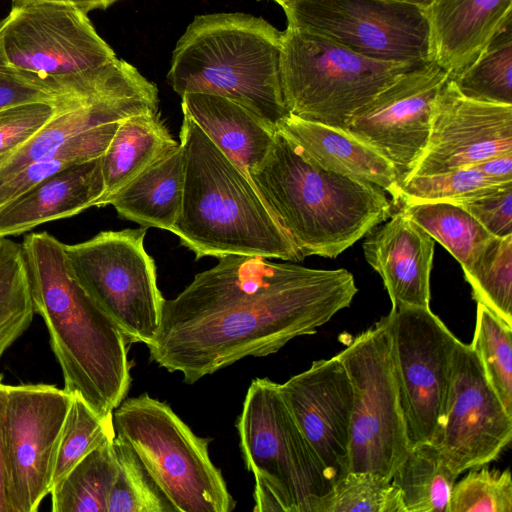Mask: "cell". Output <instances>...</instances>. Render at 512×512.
I'll list each match as a JSON object with an SVG mask.
<instances>
[{"label":"cell","mask_w":512,"mask_h":512,"mask_svg":"<svg viewBox=\"0 0 512 512\" xmlns=\"http://www.w3.org/2000/svg\"><path fill=\"white\" fill-rule=\"evenodd\" d=\"M175 298L164 299L150 359L193 384L245 357L278 352L315 334L352 303L344 268L314 269L260 256L226 255Z\"/></svg>","instance_id":"6da1fadb"},{"label":"cell","mask_w":512,"mask_h":512,"mask_svg":"<svg viewBox=\"0 0 512 512\" xmlns=\"http://www.w3.org/2000/svg\"><path fill=\"white\" fill-rule=\"evenodd\" d=\"M35 313L48 329L64 389L101 415L112 414L130 384L127 337L72 270L65 244L47 232L22 243Z\"/></svg>","instance_id":"7a4b0ae2"},{"label":"cell","mask_w":512,"mask_h":512,"mask_svg":"<svg viewBox=\"0 0 512 512\" xmlns=\"http://www.w3.org/2000/svg\"><path fill=\"white\" fill-rule=\"evenodd\" d=\"M0 66L63 98L158 96L152 82L117 58L87 13L67 4H14L0 21Z\"/></svg>","instance_id":"3957f363"},{"label":"cell","mask_w":512,"mask_h":512,"mask_svg":"<svg viewBox=\"0 0 512 512\" xmlns=\"http://www.w3.org/2000/svg\"><path fill=\"white\" fill-rule=\"evenodd\" d=\"M249 177L303 258H336L392 215L382 188L318 166L279 130Z\"/></svg>","instance_id":"277c9868"},{"label":"cell","mask_w":512,"mask_h":512,"mask_svg":"<svg viewBox=\"0 0 512 512\" xmlns=\"http://www.w3.org/2000/svg\"><path fill=\"white\" fill-rule=\"evenodd\" d=\"M183 116V197L170 232L196 259L235 254L302 261L250 178L190 117Z\"/></svg>","instance_id":"5b68a950"},{"label":"cell","mask_w":512,"mask_h":512,"mask_svg":"<svg viewBox=\"0 0 512 512\" xmlns=\"http://www.w3.org/2000/svg\"><path fill=\"white\" fill-rule=\"evenodd\" d=\"M282 38L283 31L262 17L198 15L175 46L167 80L180 96H223L277 130L290 114L281 84Z\"/></svg>","instance_id":"8992f818"},{"label":"cell","mask_w":512,"mask_h":512,"mask_svg":"<svg viewBox=\"0 0 512 512\" xmlns=\"http://www.w3.org/2000/svg\"><path fill=\"white\" fill-rule=\"evenodd\" d=\"M254 475L255 512H321L332 485L288 410L279 384L254 379L236 422Z\"/></svg>","instance_id":"52a82bcc"},{"label":"cell","mask_w":512,"mask_h":512,"mask_svg":"<svg viewBox=\"0 0 512 512\" xmlns=\"http://www.w3.org/2000/svg\"><path fill=\"white\" fill-rule=\"evenodd\" d=\"M115 436L129 445L176 512H231L236 501L202 438L165 402L147 393L113 412Z\"/></svg>","instance_id":"ba28073f"},{"label":"cell","mask_w":512,"mask_h":512,"mask_svg":"<svg viewBox=\"0 0 512 512\" xmlns=\"http://www.w3.org/2000/svg\"><path fill=\"white\" fill-rule=\"evenodd\" d=\"M418 64L378 61L310 32L283 31L280 74L289 113L343 130L358 110Z\"/></svg>","instance_id":"9c48e42d"},{"label":"cell","mask_w":512,"mask_h":512,"mask_svg":"<svg viewBox=\"0 0 512 512\" xmlns=\"http://www.w3.org/2000/svg\"><path fill=\"white\" fill-rule=\"evenodd\" d=\"M352 391L349 471L391 480L411 446L396 382L386 316L335 355Z\"/></svg>","instance_id":"30bf717a"},{"label":"cell","mask_w":512,"mask_h":512,"mask_svg":"<svg viewBox=\"0 0 512 512\" xmlns=\"http://www.w3.org/2000/svg\"><path fill=\"white\" fill-rule=\"evenodd\" d=\"M147 229L103 231L65 244L75 275L121 328L129 343L150 344L159 329L164 298L153 258L144 248Z\"/></svg>","instance_id":"8fae6325"},{"label":"cell","mask_w":512,"mask_h":512,"mask_svg":"<svg viewBox=\"0 0 512 512\" xmlns=\"http://www.w3.org/2000/svg\"><path fill=\"white\" fill-rule=\"evenodd\" d=\"M288 26L390 63L429 60V25L417 5L389 0H291Z\"/></svg>","instance_id":"7c38bea8"},{"label":"cell","mask_w":512,"mask_h":512,"mask_svg":"<svg viewBox=\"0 0 512 512\" xmlns=\"http://www.w3.org/2000/svg\"><path fill=\"white\" fill-rule=\"evenodd\" d=\"M385 316L410 446L431 442L444 418L459 340L430 307L400 306Z\"/></svg>","instance_id":"4fadbf2b"},{"label":"cell","mask_w":512,"mask_h":512,"mask_svg":"<svg viewBox=\"0 0 512 512\" xmlns=\"http://www.w3.org/2000/svg\"><path fill=\"white\" fill-rule=\"evenodd\" d=\"M70 399V393L54 385H7L4 449L9 512H35L50 493Z\"/></svg>","instance_id":"5bb4252c"},{"label":"cell","mask_w":512,"mask_h":512,"mask_svg":"<svg viewBox=\"0 0 512 512\" xmlns=\"http://www.w3.org/2000/svg\"><path fill=\"white\" fill-rule=\"evenodd\" d=\"M512 439V413L486 379L471 348L457 343L441 426L431 441L456 475L496 460Z\"/></svg>","instance_id":"9a60e30c"},{"label":"cell","mask_w":512,"mask_h":512,"mask_svg":"<svg viewBox=\"0 0 512 512\" xmlns=\"http://www.w3.org/2000/svg\"><path fill=\"white\" fill-rule=\"evenodd\" d=\"M448 78L437 63H420L358 110L344 130L388 159L401 181L426 147L434 102Z\"/></svg>","instance_id":"2e32d148"},{"label":"cell","mask_w":512,"mask_h":512,"mask_svg":"<svg viewBox=\"0 0 512 512\" xmlns=\"http://www.w3.org/2000/svg\"><path fill=\"white\" fill-rule=\"evenodd\" d=\"M507 153H512V105L467 98L448 78L434 102L426 147L406 178L472 167Z\"/></svg>","instance_id":"e0dca14e"},{"label":"cell","mask_w":512,"mask_h":512,"mask_svg":"<svg viewBox=\"0 0 512 512\" xmlns=\"http://www.w3.org/2000/svg\"><path fill=\"white\" fill-rule=\"evenodd\" d=\"M280 394L333 484L349 472L352 386L334 356L279 384Z\"/></svg>","instance_id":"ac0fdd59"},{"label":"cell","mask_w":512,"mask_h":512,"mask_svg":"<svg viewBox=\"0 0 512 512\" xmlns=\"http://www.w3.org/2000/svg\"><path fill=\"white\" fill-rule=\"evenodd\" d=\"M367 234L368 264L380 275L392 308H429L435 240L401 209Z\"/></svg>","instance_id":"d6986e66"},{"label":"cell","mask_w":512,"mask_h":512,"mask_svg":"<svg viewBox=\"0 0 512 512\" xmlns=\"http://www.w3.org/2000/svg\"><path fill=\"white\" fill-rule=\"evenodd\" d=\"M424 10L429 60L445 69L450 79L466 70L512 21V0H433Z\"/></svg>","instance_id":"ffe728a7"},{"label":"cell","mask_w":512,"mask_h":512,"mask_svg":"<svg viewBox=\"0 0 512 512\" xmlns=\"http://www.w3.org/2000/svg\"><path fill=\"white\" fill-rule=\"evenodd\" d=\"M101 156L71 165L1 205L0 237L98 206L105 190Z\"/></svg>","instance_id":"44dd1931"},{"label":"cell","mask_w":512,"mask_h":512,"mask_svg":"<svg viewBox=\"0 0 512 512\" xmlns=\"http://www.w3.org/2000/svg\"><path fill=\"white\" fill-rule=\"evenodd\" d=\"M285 136L318 166L370 182L389 193L395 204L399 175L392 163L374 148L343 129L289 114L278 126Z\"/></svg>","instance_id":"7402d4cb"},{"label":"cell","mask_w":512,"mask_h":512,"mask_svg":"<svg viewBox=\"0 0 512 512\" xmlns=\"http://www.w3.org/2000/svg\"><path fill=\"white\" fill-rule=\"evenodd\" d=\"M181 98L183 115L190 117L249 177V172L266 156L276 130L244 106L223 96L190 92Z\"/></svg>","instance_id":"603a6c76"},{"label":"cell","mask_w":512,"mask_h":512,"mask_svg":"<svg viewBox=\"0 0 512 512\" xmlns=\"http://www.w3.org/2000/svg\"><path fill=\"white\" fill-rule=\"evenodd\" d=\"M147 111H158V96L107 97L63 108L0 164V184L25 165L52 156L87 130Z\"/></svg>","instance_id":"cb8c5ba5"},{"label":"cell","mask_w":512,"mask_h":512,"mask_svg":"<svg viewBox=\"0 0 512 512\" xmlns=\"http://www.w3.org/2000/svg\"><path fill=\"white\" fill-rule=\"evenodd\" d=\"M184 165L183 149L178 144L122 187L108 205L119 217L144 228L170 231L182 205Z\"/></svg>","instance_id":"d4e9b609"},{"label":"cell","mask_w":512,"mask_h":512,"mask_svg":"<svg viewBox=\"0 0 512 512\" xmlns=\"http://www.w3.org/2000/svg\"><path fill=\"white\" fill-rule=\"evenodd\" d=\"M177 143L158 111H147L123 119L101 156L104 194L98 206L108 201Z\"/></svg>","instance_id":"484cf974"},{"label":"cell","mask_w":512,"mask_h":512,"mask_svg":"<svg viewBox=\"0 0 512 512\" xmlns=\"http://www.w3.org/2000/svg\"><path fill=\"white\" fill-rule=\"evenodd\" d=\"M457 477L438 447L425 442L410 448L391 482L405 512H448Z\"/></svg>","instance_id":"4316f807"},{"label":"cell","mask_w":512,"mask_h":512,"mask_svg":"<svg viewBox=\"0 0 512 512\" xmlns=\"http://www.w3.org/2000/svg\"><path fill=\"white\" fill-rule=\"evenodd\" d=\"M113 442L86 455L50 491L53 512H107L116 475Z\"/></svg>","instance_id":"83f0119b"},{"label":"cell","mask_w":512,"mask_h":512,"mask_svg":"<svg viewBox=\"0 0 512 512\" xmlns=\"http://www.w3.org/2000/svg\"><path fill=\"white\" fill-rule=\"evenodd\" d=\"M400 209L446 248L462 269L494 237L467 211L451 202L414 203Z\"/></svg>","instance_id":"f1b7e54d"},{"label":"cell","mask_w":512,"mask_h":512,"mask_svg":"<svg viewBox=\"0 0 512 512\" xmlns=\"http://www.w3.org/2000/svg\"><path fill=\"white\" fill-rule=\"evenodd\" d=\"M35 315L22 244L0 237V358Z\"/></svg>","instance_id":"f546056e"},{"label":"cell","mask_w":512,"mask_h":512,"mask_svg":"<svg viewBox=\"0 0 512 512\" xmlns=\"http://www.w3.org/2000/svg\"><path fill=\"white\" fill-rule=\"evenodd\" d=\"M512 21L503 26L477 59L451 79L467 98L512 105Z\"/></svg>","instance_id":"4dcf8cb0"},{"label":"cell","mask_w":512,"mask_h":512,"mask_svg":"<svg viewBox=\"0 0 512 512\" xmlns=\"http://www.w3.org/2000/svg\"><path fill=\"white\" fill-rule=\"evenodd\" d=\"M462 270L474 300L512 326V235L490 239Z\"/></svg>","instance_id":"1f68e13d"},{"label":"cell","mask_w":512,"mask_h":512,"mask_svg":"<svg viewBox=\"0 0 512 512\" xmlns=\"http://www.w3.org/2000/svg\"><path fill=\"white\" fill-rule=\"evenodd\" d=\"M121 121L87 130L68 140L52 156L19 169L0 184V206L71 165L101 156Z\"/></svg>","instance_id":"d6a6232c"},{"label":"cell","mask_w":512,"mask_h":512,"mask_svg":"<svg viewBox=\"0 0 512 512\" xmlns=\"http://www.w3.org/2000/svg\"><path fill=\"white\" fill-rule=\"evenodd\" d=\"M69 408L62 426L52 486L80 460L115 438L113 413L101 415L77 392L70 393Z\"/></svg>","instance_id":"836d02e7"},{"label":"cell","mask_w":512,"mask_h":512,"mask_svg":"<svg viewBox=\"0 0 512 512\" xmlns=\"http://www.w3.org/2000/svg\"><path fill=\"white\" fill-rule=\"evenodd\" d=\"M117 470L107 512H176L133 449L115 436Z\"/></svg>","instance_id":"e575fe53"},{"label":"cell","mask_w":512,"mask_h":512,"mask_svg":"<svg viewBox=\"0 0 512 512\" xmlns=\"http://www.w3.org/2000/svg\"><path fill=\"white\" fill-rule=\"evenodd\" d=\"M470 346L489 384L512 413V326L477 303L475 331Z\"/></svg>","instance_id":"d590c367"},{"label":"cell","mask_w":512,"mask_h":512,"mask_svg":"<svg viewBox=\"0 0 512 512\" xmlns=\"http://www.w3.org/2000/svg\"><path fill=\"white\" fill-rule=\"evenodd\" d=\"M321 512H405L391 480L371 472L349 471L335 482Z\"/></svg>","instance_id":"8d00e7d4"},{"label":"cell","mask_w":512,"mask_h":512,"mask_svg":"<svg viewBox=\"0 0 512 512\" xmlns=\"http://www.w3.org/2000/svg\"><path fill=\"white\" fill-rule=\"evenodd\" d=\"M498 184L503 183L486 177L474 166L439 174L414 175L400 181L395 205L450 201Z\"/></svg>","instance_id":"74e56055"},{"label":"cell","mask_w":512,"mask_h":512,"mask_svg":"<svg viewBox=\"0 0 512 512\" xmlns=\"http://www.w3.org/2000/svg\"><path fill=\"white\" fill-rule=\"evenodd\" d=\"M448 512H512L509 469L482 467L470 471L455 482Z\"/></svg>","instance_id":"f35d334b"},{"label":"cell","mask_w":512,"mask_h":512,"mask_svg":"<svg viewBox=\"0 0 512 512\" xmlns=\"http://www.w3.org/2000/svg\"><path fill=\"white\" fill-rule=\"evenodd\" d=\"M85 101L69 103L31 102L0 111V164L28 142L63 108Z\"/></svg>","instance_id":"ab89813d"},{"label":"cell","mask_w":512,"mask_h":512,"mask_svg":"<svg viewBox=\"0 0 512 512\" xmlns=\"http://www.w3.org/2000/svg\"><path fill=\"white\" fill-rule=\"evenodd\" d=\"M447 202L467 211L492 236L512 235V182L489 186Z\"/></svg>","instance_id":"60d3db41"},{"label":"cell","mask_w":512,"mask_h":512,"mask_svg":"<svg viewBox=\"0 0 512 512\" xmlns=\"http://www.w3.org/2000/svg\"><path fill=\"white\" fill-rule=\"evenodd\" d=\"M81 101L59 97L0 66V111L31 103H69Z\"/></svg>","instance_id":"b9f144b4"},{"label":"cell","mask_w":512,"mask_h":512,"mask_svg":"<svg viewBox=\"0 0 512 512\" xmlns=\"http://www.w3.org/2000/svg\"><path fill=\"white\" fill-rule=\"evenodd\" d=\"M474 167L496 182H512V153L490 157Z\"/></svg>","instance_id":"7bdbcfd3"},{"label":"cell","mask_w":512,"mask_h":512,"mask_svg":"<svg viewBox=\"0 0 512 512\" xmlns=\"http://www.w3.org/2000/svg\"><path fill=\"white\" fill-rule=\"evenodd\" d=\"M7 402V385L0 374V512H9L6 495L5 449H4V418Z\"/></svg>","instance_id":"ee69618b"},{"label":"cell","mask_w":512,"mask_h":512,"mask_svg":"<svg viewBox=\"0 0 512 512\" xmlns=\"http://www.w3.org/2000/svg\"><path fill=\"white\" fill-rule=\"evenodd\" d=\"M14 4L51 2L67 4L81 9L88 13L96 9H106L112 4L121 0H12Z\"/></svg>","instance_id":"f6af8a7d"},{"label":"cell","mask_w":512,"mask_h":512,"mask_svg":"<svg viewBox=\"0 0 512 512\" xmlns=\"http://www.w3.org/2000/svg\"><path fill=\"white\" fill-rule=\"evenodd\" d=\"M389 1L409 3V4L417 5L423 9H425L431 4V2L433 0H389Z\"/></svg>","instance_id":"bcb514c9"},{"label":"cell","mask_w":512,"mask_h":512,"mask_svg":"<svg viewBox=\"0 0 512 512\" xmlns=\"http://www.w3.org/2000/svg\"><path fill=\"white\" fill-rule=\"evenodd\" d=\"M273 1H275L276 3H278L279 5H281L283 7L286 3H288L291 0H273Z\"/></svg>","instance_id":"7dc6e473"}]
</instances>
